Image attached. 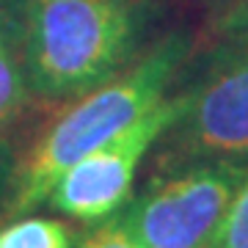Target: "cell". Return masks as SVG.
<instances>
[{
	"instance_id": "cell-1",
	"label": "cell",
	"mask_w": 248,
	"mask_h": 248,
	"mask_svg": "<svg viewBox=\"0 0 248 248\" xmlns=\"http://www.w3.org/2000/svg\"><path fill=\"white\" fill-rule=\"evenodd\" d=\"M28 89L47 99L89 94L113 78L133 50V14L124 0H28Z\"/></svg>"
},
{
	"instance_id": "cell-2",
	"label": "cell",
	"mask_w": 248,
	"mask_h": 248,
	"mask_svg": "<svg viewBox=\"0 0 248 248\" xmlns=\"http://www.w3.org/2000/svg\"><path fill=\"white\" fill-rule=\"evenodd\" d=\"M185 55L187 42L182 36H171L122 78L83 94L36 143L22 174L14 210L25 213L42 204L69 166L127 130L138 116L157 105Z\"/></svg>"
},
{
	"instance_id": "cell-3",
	"label": "cell",
	"mask_w": 248,
	"mask_h": 248,
	"mask_svg": "<svg viewBox=\"0 0 248 248\" xmlns=\"http://www.w3.org/2000/svg\"><path fill=\"white\" fill-rule=\"evenodd\" d=\"M248 174L246 163L210 160L160 179L116 221L141 248H204Z\"/></svg>"
},
{
	"instance_id": "cell-4",
	"label": "cell",
	"mask_w": 248,
	"mask_h": 248,
	"mask_svg": "<svg viewBox=\"0 0 248 248\" xmlns=\"http://www.w3.org/2000/svg\"><path fill=\"white\" fill-rule=\"evenodd\" d=\"M185 157L248 160V45L223 39L169 127Z\"/></svg>"
},
{
	"instance_id": "cell-5",
	"label": "cell",
	"mask_w": 248,
	"mask_h": 248,
	"mask_svg": "<svg viewBox=\"0 0 248 248\" xmlns=\"http://www.w3.org/2000/svg\"><path fill=\"white\" fill-rule=\"evenodd\" d=\"M179 110H182V94L160 99L127 130L113 135L110 141H105L63 171L47 196L50 204L58 213L72 215L78 221H99L116 213L130 199L138 163L160 135L169 133Z\"/></svg>"
},
{
	"instance_id": "cell-6",
	"label": "cell",
	"mask_w": 248,
	"mask_h": 248,
	"mask_svg": "<svg viewBox=\"0 0 248 248\" xmlns=\"http://www.w3.org/2000/svg\"><path fill=\"white\" fill-rule=\"evenodd\" d=\"M75 234L66 223L50 218H25L0 229V248H72Z\"/></svg>"
},
{
	"instance_id": "cell-7",
	"label": "cell",
	"mask_w": 248,
	"mask_h": 248,
	"mask_svg": "<svg viewBox=\"0 0 248 248\" xmlns=\"http://www.w3.org/2000/svg\"><path fill=\"white\" fill-rule=\"evenodd\" d=\"M28 99V78L19 61L9 53V47H0V135L11 127Z\"/></svg>"
},
{
	"instance_id": "cell-8",
	"label": "cell",
	"mask_w": 248,
	"mask_h": 248,
	"mask_svg": "<svg viewBox=\"0 0 248 248\" xmlns=\"http://www.w3.org/2000/svg\"><path fill=\"white\" fill-rule=\"evenodd\" d=\"M204 248H248V174Z\"/></svg>"
},
{
	"instance_id": "cell-9",
	"label": "cell",
	"mask_w": 248,
	"mask_h": 248,
	"mask_svg": "<svg viewBox=\"0 0 248 248\" xmlns=\"http://www.w3.org/2000/svg\"><path fill=\"white\" fill-rule=\"evenodd\" d=\"M78 248H141V246L119 226V221H110L105 226H99L97 232H91Z\"/></svg>"
},
{
	"instance_id": "cell-10",
	"label": "cell",
	"mask_w": 248,
	"mask_h": 248,
	"mask_svg": "<svg viewBox=\"0 0 248 248\" xmlns=\"http://www.w3.org/2000/svg\"><path fill=\"white\" fill-rule=\"evenodd\" d=\"M223 39L229 42H240V45H248V0H237L229 9V14L221 19L218 25Z\"/></svg>"
},
{
	"instance_id": "cell-11",
	"label": "cell",
	"mask_w": 248,
	"mask_h": 248,
	"mask_svg": "<svg viewBox=\"0 0 248 248\" xmlns=\"http://www.w3.org/2000/svg\"><path fill=\"white\" fill-rule=\"evenodd\" d=\"M11 28H14V19H11L9 9H6L3 0H0V47H6V39H9Z\"/></svg>"
}]
</instances>
